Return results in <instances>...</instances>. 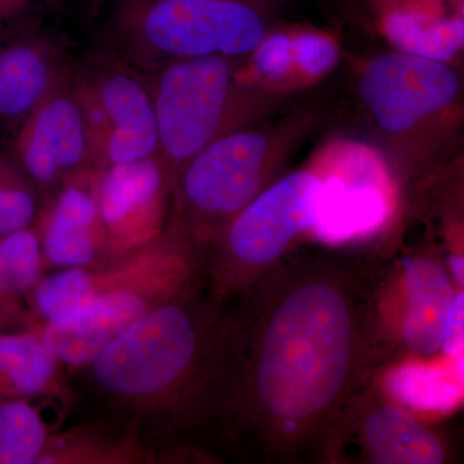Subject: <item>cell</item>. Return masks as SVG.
Returning a JSON list of instances; mask_svg holds the SVG:
<instances>
[{
    "label": "cell",
    "mask_w": 464,
    "mask_h": 464,
    "mask_svg": "<svg viewBox=\"0 0 464 464\" xmlns=\"http://www.w3.org/2000/svg\"><path fill=\"white\" fill-rule=\"evenodd\" d=\"M124 17L146 41L173 56H240L266 36L264 20L246 0H132Z\"/></svg>",
    "instance_id": "8992f818"
},
{
    "label": "cell",
    "mask_w": 464,
    "mask_h": 464,
    "mask_svg": "<svg viewBox=\"0 0 464 464\" xmlns=\"http://www.w3.org/2000/svg\"><path fill=\"white\" fill-rule=\"evenodd\" d=\"M382 386L395 404L417 413H451L463 400V373L450 362L439 365L430 364L429 360H409L389 369Z\"/></svg>",
    "instance_id": "e0dca14e"
},
{
    "label": "cell",
    "mask_w": 464,
    "mask_h": 464,
    "mask_svg": "<svg viewBox=\"0 0 464 464\" xmlns=\"http://www.w3.org/2000/svg\"><path fill=\"white\" fill-rule=\"evenodd\" d=\"M255 52L256 65L266 78H284L295 63L292 39L285 34H275L268 38L265 36Z\"/></svg>",
    "instance_id": "484cf974"
},
{
    "label": "cell",
    "mask_w": 464,
    "mask_h": 464,
    "mask_svg": "<svg viewBox=\"0 0 464 464\" xmlns=\"http://www.w3.org/2000/svg\"><path fill=\"white\" fill-rule=\"evenodd\" d=\"M387 38L402 53L448 63L462 51V17H435L396 11L384 21Z\"/></svg>",
    "instance_id": "ffe728a7"
},
{
    "label": "cell",
    "mask_w": 464,
    "mask_h": 464,
    "mask_svg": "<svg viewBox=\"0 0 464 464\" xmlns=\"http://www.w3.org/2000/svg\"><path fill=\"white\" fill-rule=\"evenodd\" d=\"M163 170L154 159L110 164L97 188L101 222L115 256L159 237Z\"/></svg>",
    "instance_id": "9c48e42d"
},
{
    "label": "cell",
    "mask_w": 464,
    "mask_h": 464,
    "mask_svg": "<svg viewBox=\"0 0 464 464\" xmlns=\"http://www.w3.org/2000/svg\"><path fill=\"white\" fill-rule=\"evenodd\" d=\"M0 264L14 289L29 298L43 276L39 235L29 227L0 237Z\"/></svg>",
    "instance_id": "7402d4cb"
},
{
    "label": "cell",
    "mask_w": 464,
    "mask_h": 464,
    "mask_svg": "<svg viewBox=\"0 0 464 464\" xmlns=\"http://www.w3.org/2000/svg\"><path fill=\"white\" fill-rule=\"evenodd\" d=\"M231 70L219 56L168 67L154 99L159 146L170 160L188 161L215 140L224 116Z\"/></svg>",
    "instance_id": "52a82bcc"
},
{
    "label": "cell",
    "mask_w": 464,
    "mask_h": 464,
    "mask_svg": "<svg viewBox=\"0 0 464 464\" xmlns=\"http://www.w3.org/2000/svg\"><path fill=\"white\" fill-rule=\"evenodd\" d=\"M338 427L356 429L360 457L377 464H441L447 447L441 439L398 404L362 391L344 409ZM333 430V432H334Z\"/></svg>",
    "instance_id": "30bf717a"
},
{
    "label": "cell",
    "mask_w": 464,
    "mask_h": 464,
    "mask_svg": "<svg viewBox=\"0 0 464 464\" xmlns=\"http://www.w3.org/2000/svg\"><path fill=\"white\" fill-rule=\"evenodd\" d=\"M323 181L295 172L262 191L231 219L203 264L207 290L226 304L282 261L315 225Z\"/></svg>",
    "instance_id": "277c9868"
},
{
    "label": "cell",
    "mask_w": 464,
    "mask_h": 464,
    "mask_svg": "<svg viewBox=\"0 0 464 464\" xmlns=\"http://www.w3.org/2000/svg\"><path fill=\"white\" fill-rule=\"evenodd\" d=\"M47 427L32 401L0 404V464H36L47 445Z\"/></svg>",
    "instance_id": "44dd1931"
},
{
    "label": "cell",
    "mask_w": 464,
    "mask_h": 464,
    "mask_svg": "<svg viewBox=\"0 0 464 464\" xmlns=\"http://www.w3.org/2000/svg\"><path fill=\"white\" fill-rule=\"evenodd\" d=\"M198 284L150 311L88 366L100 392L137 426L207 422L225 304L208 290L201 295Z\"/></svg>",
    "instance_id": "7a4b0ae2"
},
{
    "label": "cell",
    "mask_w": 464,
    "mask_h": 464,
    "mask_svg": "<svg viewBox=\"0 0 464 464\" xmlns=\"http://www.w3.org/2000/svg\"><path fill=\"white\" fill-rule=\"evenodd\" d=\"M154 459L136 430L114 438L93 429H74L50 436L36 464H140Z\"/></svg>",
    "instance_id": "d6986e66"
},
{
    "label": "cell",
    "mask_w": 464,
    "mask_h": 464,
    "mask_svg": "<svg viewBox=\"0 0 464 464\" xmlns=\"http://www.w3.org/2000/svg\"><path fill=\"white\" fill-rule=\"evenodd\" d=\"M60 362L34 331L0 333V404L54 391Z\"/></svg>",
    "instance_id": "2e32d148"
},
{
    "label": "cell",
    "mask_w": 464,
    "mask_h": 464,
    "mask_svg": "<svg viewBox=\"0 0 464 464\" xmlns=\"http://www.w3.org/2000/svg\"><path fill=\"white\" fill-rule=\"evenodd\" d=\"M293 58L310 76H322L335 66L338 61L337 45L319 34H299L292 39Z\"/></svg>",
    "instance_id": "cb8c5ba5"
},
{
    "label": "cell",
    "mask_w": 464,
    "mask_h": 464,
    "mask_svg": "<svg viewBox=\"0 0 464 464\" xmlns=\"http://www.w3.org/2000/svg\"><path fill=\"white\" fill-rule=\"evenodd\" d=\"M42 51L27 41L0 44V123H12L41 103L50 84Z\"/></svg>",
    "instance_id": "ac0fdd59"
},
{
    "label": "cell",
    "mask_w": 464,
    "mask_h": 464,
    "mask_svg": "<svg viewBox=\"0 0 464 464\" xmlns=\"http://www.w3.org/2000/svg\"><path fill=\"white\" fill-rule=\"evenodd\" d=\"M36 201L25 174L0 155V237L29 228Z\"/></svg>",
    "instance_id": "603a6c76"
},
{
    "label": "cell",
    "mask_w": 464,
    "mask_h": 464,
    "mask_svg": "<svg viewBox=\"0 0 464 464\" xmlns=\"http://www.w3.org/2000/svg\"><path fill=\"white\" fill-rule=\"evenodd\" d=\"M387 212V201L375 186L335 177L323 182L311 230L317 240L337 246L380 228Z\"/></svg>",
    "instance_id": "9a60e30c"
},
{
    "label": "cell",
    "mask_w": 464,
    "mask_h": 464,
    "mask_svg": "<svg viewBox=\"0 0 464 464\" xmlns=\"http://www.w3.org/2000/svg\"><path fill=\"white\" fill-rule=\"evenodd\" d=\"M39 240L43 261L57 267H85L115 257L101 222L97 190L85 186L61 191Z\"/></svg>",
    "instance_id": "7c38bea8"
},
{
    "label": "cell",
    "mask_w": 464,
    "mask_h": 464,
    "mask_svg": "<svg viewBox=\"0 0 464 464\" xmlns=\"http://www.w3.org/2000/svg\"><path fill=\"white\" fill-rule=\"evenodd\" d=\"M449 267H450V276L456 284L458 290H463L464 284V261L463 256H451L449 258Z\"/></svg>",
    "instance_id": "f1b7e54d"
},
{
    "label": "cell",
    "mask_w": 464,
    "mask_h": 464,
    "mask_svg": "<svg viewBox=\"0 0 464 464\" xmlns=\"http://www.w3.org/2000/svg\"><path fill=\"white\" fill-rule=\"evenodd\" d=\"M33 331L29 304L9 282L0 264V333Z\"/></svg>",
    "instance_id": "d4e9b609"
},
{
    "label": "cell",
    "mask_w": 464,
    "mask_h": 464,
    "mask_svg": "<svg viewBox=\"0 0 464 464\" xmlns=\"http://www.w3.org/2000/svg\"><path fill=\"white\" fill-rule=\"evenodd\" d=\"M340 2L350 3V5H356V3H366V5H369V3L377 2V0H340Z\"/></svg>",
    "instance_id": "f546056e"
},
{
    "label": "cell",
    "mask_w": 464,
    "mask_h": 464,
    "mask_svg": "<svg viewBox=\"0 0 464 464\" xmlns=\"http://www.w3.org/2000/svg\"><path fill=\"white\" fill-rule=\"evenodd\" d=\"M35 2L36 0H0V21L23 14ZM41 2L45 3L48 0H41Z\"/></svg>",
    "instance_id": "83f0119b"
},
{
    "label": "cell",
    "mask_w": 464,
    "mask_h": 464,
    "mask_svg": "<svg viewBox=\"0 0 464 464\" xmlns=\"http://www.w3.org/2000/svg\"><path fill=\"white\" fill-rule=\"evenodd\" d=\"M17 152L24 172L39 185L81 166L87 154V128L79 106L66 97L48 101L21 133Z\"/></svg>",
    "instance_id": "8fae6325"
},
{
    "label": "cell",
    "mask_w": 464,
    "mask_h": 464,
    "mask_svg": "<svg viewBox=\"0 0 464 464\" xmlns=\"http://www.w3.org/2000/svg\"><path fill=\"white\" fill-rule=\"evenodd\" d=\"M270 169V145L259 132L213 140L188 161L177 188L173 234L195 246L215 243L262 190Z\"/></svg>",
    "instance_id": "5b68a950"
},
{
    "label": "cell",
    "mask_w": 464,
    "mask_h": 464,
    "mask_svg": "<svg viewBox=\"0 0 464 464\" xmlns=\"http://www.w3.org/2000/svg\"><path fill=\"white\" fill-rule=\"evenodd\" d=\"M463 343L464 295L463 290H459L451 301L450 306H449L441 347V351L447 356L449 362L459 372H463Z\"/></svg>",
    "instance_id": "4316f807"
},
{
    "label": "cell",
    "mask_w": 464,
    "mask_h": 464,
    "mask_svg": "<svg viewBox=\"0 0 464 464\" xmlns=\"http://www.w3.org/2000/svg\"><path fill=\"white\" fill-rule=\"evenodd\" d=\"M197 246L169 232L100 264L44 275L27 304L60 364L88 368L150 311L203 277Z\"/></svg>",
    "instance_id": "3957f363"
},
{
    "label": "cell",
    "mask_w": 464,
    "mask_h": 464,
    "mask_svg": "<svg viewBox=\"0 0 464 464\" xmlns=\"http://www.w3.org/2000/svg\"><path fill=\"white\" fill-rule=\"evenodd\" d=\"M101 106L110 123V164H124L151 158L159 148V130L154 100L143 85L124 72L103 81Z\"/></svg>",
    "instance_id": "4fadbf2b"
},
{
    "label": "cell",
    "mask_w": 464,
    "mask_h": 464,
    "mask_svg": "<svg viewBox=\"0 0 464 464\" xmlns=\"http://www.w3.org/2000/svg\"><path fill=\"white\" fill-rule=\"evenodd\" d=\"M406 311L402 323L405 347L422 360L433 359L442 347L449 306L456 284L447 268L435 259L415 258L404 275Z\"/></svg>",
    "instance_id": "5bb4252c"
},
{
    "label": "cell",
    "mask_w": 464,
    "mask_h": 464,
    "mask_svg": "<svg viewBox=\"0 0 464 464\" xmlns=\"http://www.w3.org/2000/svg\"><path fill=\"white\" fill-rule=\"evenodd\" d=\"M232 301L207 424L262 462L323 457L371 375L362 265L334 252L286 255Z\"/></svg>",
    "instance_id": "6da1fadb"
},
{
    "label": "cell",
    "mask_w": 464,
    "mask_h": 464,
    "mask_svg": "<svg viewBox=\"0 0 464 464\" xmlns=\"http://www.w3.org/2000/svg\"><path fill=\"white\" fill-rule=\"evenodd\" d=\"M459 76L447 63L402 52L374 57L360 79V96L380 127L402 133L457 99Z\"/></svg>",
    "instance_id": "ba28073f"
}]
</instances>
